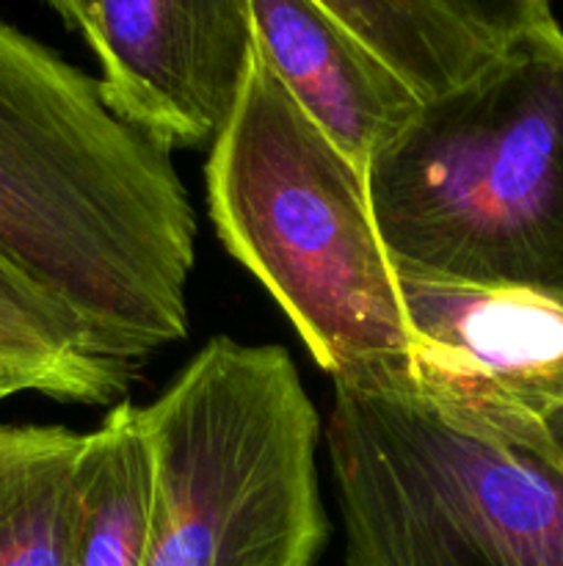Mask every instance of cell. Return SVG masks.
I'll return each instance as SVG.
<instances>
[{"label":"cell","mask_w":563,"mask_h":566,"mask_svg":"<svg viewBox=\"0 0 563 566\" xmlns=\"http://www.w3.org/2000/svg\"><path fill=\"white\" fill-rule=\"evenodd\" d=\"M141 409L155 473L144 566H315L329 539L320 418L285 348L213 337Z\"/></svg>","instance_id":"cell-5"},{"label":"cell","mask_w":563,"mask_h":566,"mask_svg":"<svg viewBox=\"0 0 563 566\" xmlns=\"http://www.w3.org/2000/svg\"><path fill=\"white\" fill-rule=\"evenodd\" d=\"M397 276L563 293V31L511 39L370 160Z\"/></svg>","instance_id":"cell-2"},{"label":"cell","mask_w":563,"mask_h":566,"mask_svg":"<svg viewBox=\"0 0 563 566\" xmlns=\"http://www.w3.org/2000/svg\"><path fill=\"white\" fill-rule=\"evenodd\" d=\"M152 448L144 409L116 403L83 434L72 475L66 566H144L152 523Z\"/></svg>","instance_id":"cell-9"},{"label":"cell","mask_w":563,"mask_h":566,"mask_svg":"<svg viewBox=\"0 0 563 566\" xmlns=\"http://www.w3.org/2000/svg\"><path fill=\"white\" fill-rule=\"evenodd\" d=\"M226 252L274 296L337 379L403 359L408 326L364 171L298 108L254 50L241 97L204 166Z\"/></svg>","instance_id":"cell-4"},{"label":"cell","mask_w":563,"mask_h":566,"mask_svg":"<svg viewBox=\"0 0 563 566\" xmlns=\"http://www.w3.org/2000/svg\"><path fill=\"white\" fill-rule=\"evenodd\" d=\"M0 263L130 365L188 335L196 216L171 149L6 20Z\"/></svg>","instance_id":"cell-1"},{"label":"cell","mask_w":563,"mask_h":566,"mask_svg":"<svg viewBox=\"0 0 563 566\" xmlns=\"http://www.w3.org/2000/svg\"><path fill=\"white\" fill-rule=\"evenodd\" d=\"M467 3L502 42H511L530 28L555 20L550 0H467Z\"/></svg>","instance_id":"cell-13"},{"label":"cell","mask_w":563,"mask_h":566,"mask_svg":"<svg viewBox=\"0 0 563 566\" xmlns=\"http://www.w3.org/2000/svg\"><path fill=\"white\" fill-rule=\"evenodd\" d=\"M408 376L436 401L506 429L563 412V293L397 276Z\"/></svg>","instance_id":"cell-6"},{"label":"cell","mask_w":563,"mask_h":566,"mask_svg":"<svg viewBox=\"0 0 563 566\" xmlns=\"http://www.w3.org/2000/svg\"><path fill=\"white\" fill-rule=\"evenodd\" d=\"M83 434L0 423V566H66Z\"/></svg>","instance_id":"cell-12"},{"label":"cell","mask_w":563,"mask_h":566,"mask_svg":"<svg viewBox=\"0 0 563 566\" xmlns=\"http://www.w3.org/2000/svg\"><path fill=\"white\" fill-rule=\"evenodd\" d=\"M248 3L259 59L348 160L368 171L423 99L315 0Z\"/></svg>","instance_id":"cell-8"},{"label":"cell","mask_w":563,"mask_h":566,"mask_svg":"<svg viewBox=\"0 0 563 566\" xmlns=\"http://www.w3.org/2000/svg\"><path fill=\"white\" fill-rule=\"evenodd\" d=\"M397 72L417 97L434 99L478 75L502 42L467 0H315Z\"/></svg>","instance_id":"cell-10"},{"label":"cell","mask_w":563,"mask_h":566,"mask_svg":"<svg viewBox=\"0 0 563 566\" xmlns=\"http://www.w3.org/2000/svg\"><path fill=\"white\" fill-rule=\"evenodd\" d=\"M61 20L66 22V28L72 31H81L83 20H86V9H88V0H44Z\"/></svg>","instance_id":"cell-14"},{"label":"cell","mask_w":563,"mask_h":566,"mask_svg":"<svg viewBox=\"0 0 563 566\" xmlns=\"http://www.w3.org/2000/svg\"><path fill=\"white\" fill-rule=\"evenodd\" d=\"M403 359L331 379L346 566H563V412L491 426L428 396Z\"/></svg>","instance_id":"cell-3"},{"label":"cell","mask_w":563,"mask_h":566,"mask_svg":"<svg viewBox=\"0 0 563 566\" xmlns=\"http://www.w3.org/2000/svg\"><path fill=\"white\" fill-rule=\"evenodd\" d=\"M77 33L110 108L169 149L213 144L257 50L248 0H88Z\"/></svg>","instance_id":"cell-7"},{"label":"cell","mask_w":563,"mask_h":566,"mask_svg":"<svg viewBox=\"0 0 563 566\" xmlns=\"http://www.w3.org/2000/svg\"><path fill=\"white\" fill-rule=\"evenodd\" d=\"M0 381H3V385H11V387H14V390H17V392H25V387H22V381H20V379H17V376H14V374H11V370H9V368H6V365H3V363H0Z\"/></svg>","instance_id":"cell-15"},{"label":"cell","mask_w":563,"mask_h":566,"mask_svg":"<svg viewBox=\"0 0 563 566\" xmlns=\"http://www.w3.org/2000/svg\"><path fill=\"white\" fill-rule=\"evenodd\" d=\"M0 363L25 392L105 407L127 390L136 365L110 352L77 315L33 291L0 263Z\"/></svg>","instance_id":"cell-11"},{"label":"cell","mask_w":563,"mask_h":566,"mask_svg":"<svg viewBox=\"0 0 563 566\" xmlns=\"http://www.w3.org/2000/svg\"><path fill=\"white\" fill-rule=\"evenodd\" d=\"M11 396H20V392H17L11 385H3V381H0V401H6V398Z\"/></svg>","instance_id":"cell-16"}]
</instances>
